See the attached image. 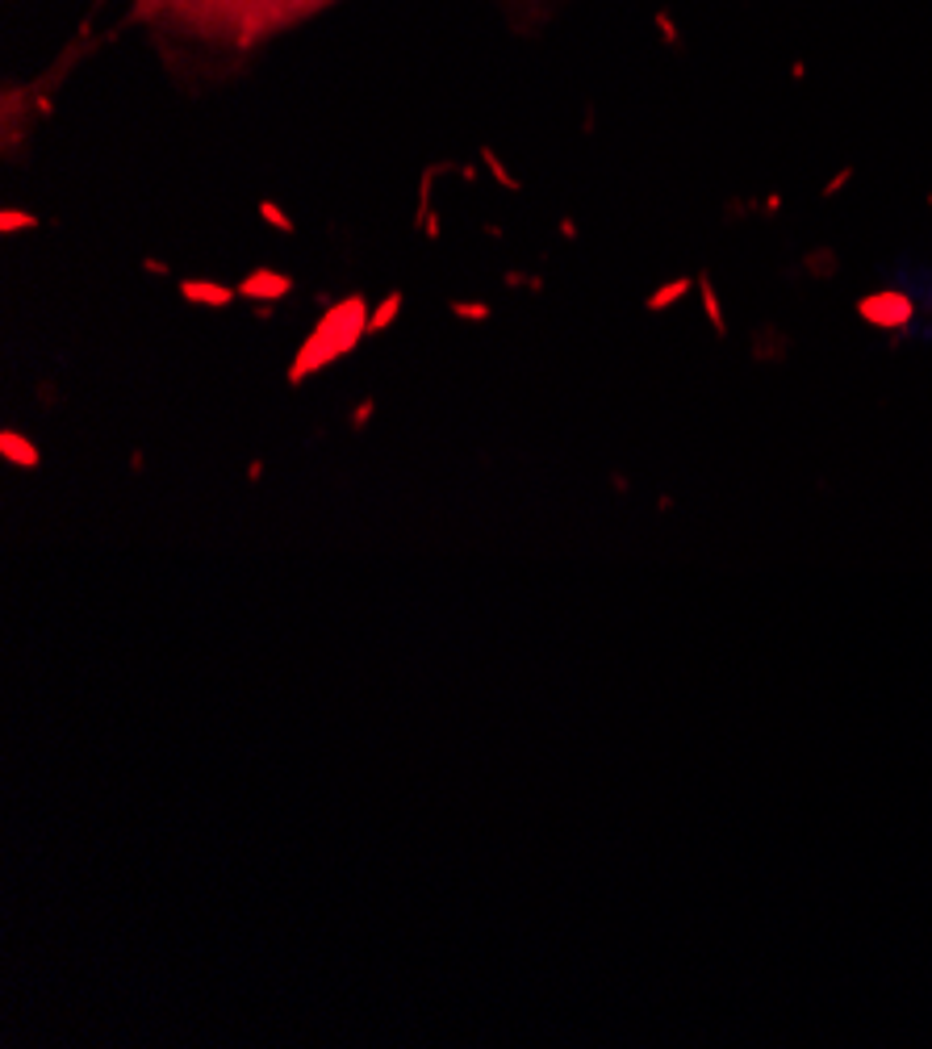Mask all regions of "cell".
Masks as SVG:
<instances>
[{
	"instance_id": "cell-1",
	"label": "cell",
	"mask_w": 932,
	"mask_h": 1049,
	"mask_svg": "<svg viewBox=\"0 0 932 1049\" xmlns=\"http://www.w3.org/2000/svg\"><path fill=\"white\" fill-rule=\"evenodd\" d=\"M138 26L214 51H255L339 0H126Z\"/></svg>"
},
{
	"instance_id": "cell-2",
	"label": "cell",
	"mask_w": 932,
	"mask_h": 1049,
	"mask_svg": "<svg viewBox=\"0 0 932 1049\" xmlns=\"http://www.w3.org/2000/svg\"><path fill=\"white\" fill-rule=\"evenodd\" d=\"M861 314H866L870 322H878V326H895V322H907L912 318V301L907 297H895V293H878V297H866L857 306Z\"/></svg>"
},
{
	"instance_id": "cell-3",
	"label": "cell",
	"mask_w": 932,
	"mask_h": 1049,
	"mask_svg": "<svg viewBox=\"0 0 932 1049\" xmlns=\"http://www.w3.org/2000/svg\"><path fill=\"white\" fill-rule=\"evenodd\" d=\"M5 456L17 460V464H26V469H34V464H38V452L30 444H21L17 435H5Z\"/></svg>"
},
{
	"instance_id": "cell-4",
	"label": "cell",
	"mask_w": 932,
	"mask_h": 1049,
	"mask_svg": "<svg viewBox=\"0 0 932 1049\" xmlns=\"http://www.w3.org/2000/svg\"><path fill=\"white\" fill-rule=\"evenodd\" d=\"M682 289H686V285H673V289H665L661 297H652V310H661V306H665V301H673V297H678Z\"/></svg>"
}]
</instances>
